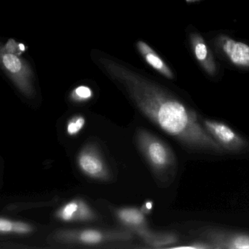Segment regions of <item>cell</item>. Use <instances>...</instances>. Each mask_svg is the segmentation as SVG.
I'll use <instances>...</instances> for the list:
<instances>
[{
    "mask_svg": "<svg viewBox=\"0 0 249 249\" xmlns=\"http://www.w3.org/2000/svg\"><path fill=\"white\" fill-rule=\"evenodd\" d=\"M58 216L64 222L90 221L95 215L90 208L84 202L74 200L64 205L58 212Z\"/></svg>",
    "mask_w": 249,
    "mask_h": 249,
    "instance_id": "obj_9",
    "label": "cell"
},
{
    "mask_svg": "<svg viewBox=\"0 0 249 249\" xmlns=\"http://www.w3.org/2000/svg\"><path fill=\"white\" fill-rule=\"evenodd\" d=\"M138 51L146 63L154 70L160 73L168 79H174V75L162 58L143 41H139L136 43Z\"/></svg>",
    "mask_w": 249,
    "mask_h": 249,
    "instance_id": "obj_10",
    "label": "cell"
},
{
    "mask_svg": "<svg viewBox=\"0 0 249 249\" xmlns=\"http://www.w3.org/2000/svg\"><path fill=\"white\" fill-rule=\"evenodd\" d=\"M208 238L212 248L249 249V235L246 234L213 231Z\"/></svg>",
    "mask_w": 249,
    "mask_h": 249,
    "instance_id": "obj_7",
    "label": "cell"
},
{
    "mask_svg": "<svg viewBox=\"0 0 249 249\" xmlns=\"http://www.w3.org/2000/svg\"><path fill=\"white\" fill-rule=\"evenodd\" d=\"M117 215L121 222L129 226H141V225H143L145 222L143 215L138 209H120L117 213Z\"/></svg>",
    "mask_w": 249,
    "mask_h": 249,
    "instance_id": "obj_12",
    "label": "cell"
},
{
    "mask_svg": "<svg viewBox=\"0 0 249 249\" xmlns=\"http://www.w3.org/2000/svg\"><path fill=\"white\" fill-rule=\"evenodd\" d=\"M20 56L7 52L0 45V67L8 75L20 92L27 96L32 95V73L29 64Z\"/></svg>",
    "mask_w": 249,
    "mask_h": 249,
    "instance_id": "obj_3",
    "label": "cell"
},
{
    "mask_svg": "<svg viewBox=\"0 0 249 249\" xmlns=\"http://www.w3.org/2000/svg\"><path fill=\"white\" fill-rule=\"evenodd\" d=\"M93 58L138 108L167 134L191 147L222 149L199 123L196 113L160 85L108 56L96 54Z\"/></svg>",
    "mask_w": 249,
    "mask_h": 249,
    "instance_id": "obj_1",
    "label": "cell"
},
{
    "mask_svg": "<svg viewBox=\"0 0 249 249\" xmlns=\"http://www.w3.org/2000/svg\"><path fill=\"white\" fill-rule=\"evenodd\" d=\"M204 124L206 130L221 147L238 151L247 146V142L228 126L210 120L204 121Z\"/></svg>",
    "mask_w": 249,
    "mask_h": 249,
    "instance_id": "obj_4",
    "label": "cell"
},
{
    "mask_svg": "<svg viewBox=\"0 0 249 249\" xmlns=\"http://www.w3.org/2000/svg\"><path fill=\"white\" fill-rule=\"evenodd\" d=\"M218 46L232 64L241 68H249V45L222 35L216 41Z\"/></svg>",
    "mask_w": 249,
    "mask_h": 249,
    "instance_id": "obj_6",
    "label": "cell"
},
{
    "mask_svg": "<svg viewBox=\"0 0 249 249\" xmlns=\"http://www.w3.org/2000/svg\"><path fill=\"white\" fill-rule=\"evenodd\" d=\"M77 164L80 171L90 178L99 180L107 178L109 173L105 161L91 148H86L79 153Z\"/></svg>",
    "mask_w": 249,
    "mask_h": 249,
    "instance_id": "obj_5",
    "label": "cell"
},
{
    "mask_svg": "<svg viewBox=\"0 0 249 249\" xmlns=\"http://www.w3.org/2000/svg\"><path fill=\"white\" fill-rule=\"evenodd\" d=\"M86 124V119L83 115H75L67 123V131L70 135H77L83 130Z\"/></svg>",
    "mask_w": 249,
    "mask_h": 249,
    "instance_id": "obj_14",
    "label": "cell"
},
{
    "mask_svg": "<svg viewBox=\"0 0 249 249\" xmlns=\"http://www.w3.org/2000/svg\"><path fill=\"white\" fill-rule=\"evenodd\" d=\"M4 50L7 52L16 54L18 55H21L22 51L19 48V44H18L14 39H10L7 41V44L4 46Z\"/></svg>",
    "mask_w": 249,
    "mask_h": 249,
    "instance_id": "obj_16",
    "label": "cell"
},
{
    "mask_svg": "<svg viewBox=\"0 0 249 249\" xmlns=\"http://www.w3.org/2000/svg\"><path fill=\"white\" fill-rule=\"evenodd\" d=\"M137 141L145 157L155 171H165L174 163L172 152L160 139L142 130L138 133Z\"/></svg>",
    "mask_w": 249,
    "mask_h": 249,
    "instance_id": "obj_2",
    "label": "cell"
},
{
    "mask_svg": "<svg viewBox=\"0 0 249 249\" xmlns=\"http://www.w3.org/2000/svg\"><path fill=\"white\" fill-rule=\"evenodd\" d=\"M65 237L71 241L88 245L100 244L107 238L105 233L95 230H86L77 232H72L66 235Z\"/></svg>",
    "mask_w": 249,
    "mask_h": 249,
    "instance_id": "obj_11",
    "label": "cell"
},
{
    "mask_svg": "<svg viewBox=\"0 0 249 249\" xmlns=\"http://www.w3.org/2000/svg\"><path fill=\"white\" fill-rule=\"evenodd\" d=\"M152 208V203L151 202H147L146 203V210H151Z\"/></svg>",
    "mask_w": 249,
    "mask_h": 249,
    "instance_id": "obj_17",
    "label": "cell"
},
{
    "mask_svg": "<svg viewBox=\"0 0 249 249\" xmlns=\"http://www.w3.org/2000/svg\"><path fill=\"white\" fill-rule=\"evenodd\" d=\"M31 227L23 222H13L8 219H0V232L10 233L14 232L18 234L29 233Z\"/></svg>",
    "mask_w": 249,
    "mask_h": 249,
    "instance_id": "obj_13",
    "label": "cell"
},
{
    "mask_svg": "<svg viewBox=\"0 0 249 249\" xmlns=\"http://www.w3.org/2000/svg\"><path fill=\"white\" fill-rule=\"evenodd\" d=\"M190 41L196 59L208 74L213 76L216 73V64L210 49L203 38L198 34L193 33L190 36Z\"/></svg>",
    "mask_w": 249,
    "mask_h": 249,
    "instance_id": "obj_8",
    "label": "cell"
},
{
    "mask_svg": "<svg viewBox=\"0 0 249 249\" xmlns=\"http://www.w3.org/2000/svg\"><path fill=\"white\" fill-rule=\"evenodd\" d=\"M93 96V92L90 88L86 86H80L76 88L71 92V97L77 102H84L89 100Z\"/></svg>",
    "mask_w": 249,
    "mask_h": 249,
    "instance_id": "obj_15",
    "label": "cell"
},
{
    "mask_svg": "<svg viewBox=\"0 0 249 249\" xmlns=\"http://www.w3.org/2000/svg\"><path fill=\"white\" fill-rule=\"evenodd\" d=\"M188 1H195V0H187Z\"/></svg>",
    "mask_w": 249,
    "mask_h": 249,
    "instance_id": "obj_18",
    "label": "cell"
}]
</instances>
